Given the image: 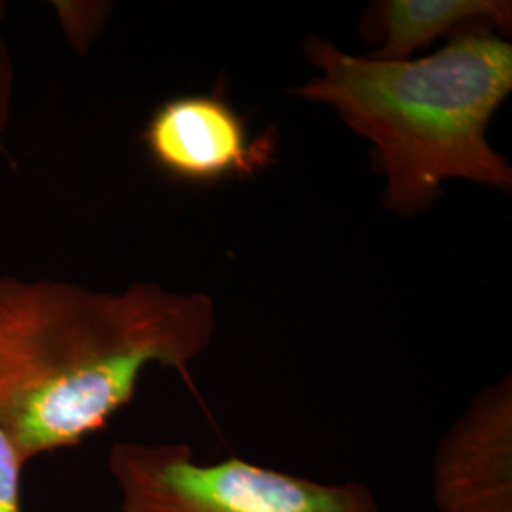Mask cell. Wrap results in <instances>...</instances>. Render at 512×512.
I'll return each instance as SVG.
<instances>
[{
	"instance_id": "obj_9",
	"label": "cell",
	"mask_w": 512,
	"mask_h": 512,
	"mask_svg": "<svg viewBox=\"0 0 512 512\" xmlns=\"http://www.w3.org/2000/svg\"><path fill=\"white\" fill-rule=\"evenodd\" d=\"M6 14V4L0 2V23ZM14 84H16V69L8 46L0 33V141L10 124L12 116V103H14Z\"/></svg>"
},
{
	"instance_id": "obj_6",
	"label": "cell",
	"mask_w": 512,
	"mask_h": 512,
	"mask_svg": "<svg viewBox=\"0 0 512 512\" xmlns=\"http://www.w3.org/2000/svg\"><path fill=\"white\" fill-rule=\"evenodd\" d=\"M497 27L511 33L512 4L503 0H384L366 12V37L382 46L366 57L404 61L442 35H456L469 25Z\"/></svg>"
},
{
	"instance_id": "obj_7",
	"label": "cell",
	"mask_w": 512,
	"mask_h": 512,
	"mask_svg": "<svg viewBox=\"0 0 512 512\" xmlns=\"http://www.w3.org/2000/svg\"><path fill=\"white\" fill-rule=\"evenodd\" d=\"M55 14L74 50L84 54L105 25L109 4L105 2H54Z\"/></svg>"
},
{
	"instance_id": "obj_8",
	"label": "cell",
	"mask_w": 512,
	"mask_h": 512,
	"mask_svg": "<svg viewBox=\"0 0 512 512\" xmlns=\"http://www.w3.org/2000/svg\"><path fill=\"white\" fill-rule=\"evenodd\" d=\"M25 461L0 429V512H21V471Z\"/></svg>"
},
{
	"instance_id": "obj_3",
	"label": "cell",
	"mask_w": 512,
	"mask_h": 512,
	"mask_svg": "<svg viewBox=\"0 0 512 512\" xmlns=\"http://www.w3.org/2000/svg\"><path fill=\"white\" fill-rule=\"evenodd\" d=\"M107 471L120 512H382L361 482H323L236 456L200 463L184 442H114Z\"/></svg>"
},
{
	"instance_id": "obj_5",
	"label": "cell",
	"mask_w": 512,
	"mask_h": 512,
	"mask_svg": "<svg viewBox=\"0 0 512 512\" xmlns=\"http://www.w3.org/2000/svg\"><path fill=\"white\" fill-rule=\"evenodd\" d=\"M150 158L192 184L247 179L274 160V131L251 139L245 120L220 95H183L154 110L143 131Z\"/></svg>"
},
{
	"instance_id": "obj_1",
	"label": "cell",
	"mask_w": 512,
	"mask_h": 512,
	"mask_svg": "<svg viewBox=\"0 0 512 512\" xmlns=\"http://www.w3.org/2000/svg\"><path fill=\"white\" fill-rule=\"evenodd\" d=\"M213 334L205 294L0 277V429L25 463L78 446L133 401L148 366L188 380Z\"/></svg>"
},
{
	"instance_id": "obj_4",
	"label": "cell",
	"mask_w": 512,
	"mask_h": 512,
	"mask_svg": "<svg viewBox=\"0 0 512 512\" xmlns=\"http://www.w3.org/2000/svg\"><path fill=\"white\" fill-rule=\"evenodd\" d=\"M437 512H512V378L476 393L429 467Z\"/></svg>"
},
{
	"instance_id": "obj_2",
	"label": "cell",
	"mask_w": 512,
	"mask_h": 512,
	"mask_svg": "<svg viewBox=\"0 0 512 512\" xmlns=\"http://www.w3.org/2000/svg\"><path fill=\"white\" fill-rule=\"evenodd\" d=\"M304 50L321 76L294 95L334 107L374 145L387 181L384 207L416 215L446 179L511 188V165L490 147L486 129L512 90V46L488 25L465 27L421 59L349 55L317 37L306 38Z\"/></svg>"
}]
</instances>
